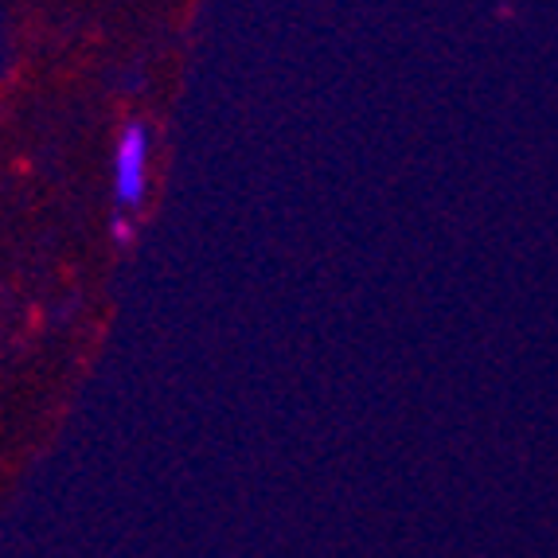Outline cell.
<instances>
[{
  "instance_id": "1",
  "label": "cell",
  "mask_w": 558,
  "mask_h": 558,
  "mask_svg": "<svg viewBox=\"0 0 558 558\" xmlns=\"http://www.w3.org/2000/svg\"><path fill=\"white\" fill-rule=\"evenodd\" d=\"M149 125L145 121H125L118 133V145H113V199H118V211L130 215V219L149 196Z\"/></svg>"
}]
</instances>
